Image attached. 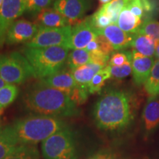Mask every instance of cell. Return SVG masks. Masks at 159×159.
Segmentation results:
<instances>
[{
  "mask_svg": "<svg viewBox=\"0 0 159 159\" xmlns=\"http://www.w3.org/2000/svg\"><path fill=\"white\" fill-rule=\"evenodd\" d=\"M136 108V99L130 93L109 89L95 103L93 115L100 130L118 131L126 128L133 122Z\"/></svg>",
  "mask_w": 159,
  "mask_h": 159,
  "instance_id": "1",
  "label": "cell"
},
{
  "mask_svg": "<svg viewBox=\"0 0 159 159\" xmlns=\"http://www.w3.org/2000/svg\"><path fill=\"white\" fill-rule=\"evenodd\" d=\"M25 104L27 109L40 115L61 118L80 114L77 105L68 94L40 80L27 91Z\"/></svg>",
  "mask_w": 159,
  "mask_h": 159,
  "instance_id": "2",
  "label": "cell"
},
{
  "mask_svg": "<svg viewBox=\"0 0 159 159\" xmlns=\"http://www.w3.org/2000/svg\"><path fill=\"white\" fill-rule=\"evenodd\" d=\"M11 126L19 145H35L43 142L67 127L61 118L40 114L17 119Z\"/></svg>",
  "mask_w": 159,
  "mask_h": 159,
  "instance_id": "3",
  "label": "cell"
},
{
  "mask_svg": "<svg viewBox=\"0 0 159 159\" xmlns=\"http://www.w3.org/2000/svg\"><path fill=\"white\" fill-rule=\"evenodd\" d=\"M68 47H27L21 52L30 65L35 78L41 80L62 70L69 54Z\"/></svg>",
  "mask_w": 159,
  "mask_h": 159,
  "instance_id": "4",
  "label": "cell"
},
{
  "mask_svg": "<svg viewBox=\"0 0 159 159\" xmlns=\"http://www.w3.org/2000/svg\"><path fill=\"white\" fill-rule=\"evenodd\" d=\"M41 151L45 159H77L75 134L68 127L43 141Z\"/></svg>",
  "mask_w": 159,
  "mask_h": 159,
  "instance_id": "5",
  "label": "cell"
},
{
  "mask_svg": "<svg viewBox=\"0 0 159 159\" xmlns=\"http://www.w3.org/2000/svg\"><path fill=\"white\" fill-rule=\"evenodd\" d=\"M0 77L8 84H22L33 77V72L21 52H13L0 54Z\"/></svg>",
  "mask_w": 159,
  "mask_h": 159,
  "instance_id": "6",
  "label": "cell"
},
{
  "mask_svg": "<svg viewBox=\"0 0 159 159\" xmlns=\"http://www.w3.org/2000/svg\"><path fill=\"white\" fill-rule=\"evenodd\" d=\"M71 31V25L57 28L39 27L36 34L29 42L25 43V47H48L63 46L69 48Z\"/></svg>",
  "mask_w": 159,
  "mask_h": 159,
  "instance_id": "7",
  "label": "cell"
},
{
  "mask_svg": "<svg viewBox=\"0 0 159 159\" xmlns=\"http://www.w3.org/2000/svg\"><path fill=\"white\" fill-rule=\"evenodd\" d=\"M25 10L22 0H2L0 7V49L5 43L6 34L10 26L23 15Z\"/></svg>",
  "mask_w": 159,
  "mask_h": 159,
  "instance_id": "8",
  "label": "cell"
},
{
  "mask_svg": "<svg viewBox=\"0 0 159 159\" xmlns=\"http://www.w3.org/2000/svg\"><path fill=\"white\" fill-rule=\"evenodd\" d=\"M91 0H55L53 8L63 15L69 25L78 22L91 7Z\"/></svg>",
  "mask_w": 159,
  "mask_h": 159,
  "instance_id": "9",
  "label": "cell"
},
{
  "mask_svg": "<svg viewBox=\"0 0 159 159\" xmlns=\"http://www.w3.org/2000/svg\"><path fill=\"white\" fill-rule=\"evenodd\" d=\"M98 35L99 30L92 25L90 16L86 17L81 21L75 24L72 27L69 48L71 50L85 49Z\"/></svg>",
  "mask_w": 159,
  "mask_h": 159,
  "instance_id": "10",
  "label": "cell"
},
{
  "mask_svg": "<svg viewBox=\"0 0 159 159\" xmlns=\"http://www.w3.org/2000/svg\"><path fill=\"white\" fill-rule=\"evenodd\" d=\"M38 30L39 27L35 23L25 19L16 20L7 30L5 43L7 45L27 43L35 36Z\"/></svg>",
  "mask_w": 159,
  "mask_h": 159,
  "instance_id": "11",
  "label": "cell"
},
{
  "mask_svg": "<svg viewBox=\"0 0 159 159\" xmlns=\"http://www.w3.org/2000/svg\"><path fill=\"white\" fill-rule=\"evenodd\" d=\"M153 57H147L132 51V74L136 85L144 84L155 63Z\"/></svg>",
  "mask_w": 159,
  "mask_h": 159,
  "instance_id": "12",
  "label": "cell"
},
{
  "mask_svg": "<svg viewBox=\"0 0 159 159\" xmlns=\"http://www.w3.org/2000/svg\"><path fill=\"white\" fill-rule=\"evenodd\" d=\"M99 34L104 35L115 50L121 51L131 47L135 35L123 31L116 24H111L105 28L99 30Z\"/></svg>",
  "mask_w": 159,
  "mask_h": 159,
  "instance_id": "13",
  "label": "cell"
},
{
  "mask_svg": "<svg viewBox=\"0 0 159 159\" xmlns=\"http://www.w3.org/2000/svg\"><path fill=\"white\" fill-rule=\"evenodd\" d=\"M39 80L45 85L63 91L66 94H69L78 85L71 75V71H69L63 69Z\"/></svg>",
  "mask_w": 159,
  "mask_h": 159,
  "instance_id": "14",
  "label": "cell"
},
{
  "mask_svg": "<svg viewBox=\"0 0 159 159\" xmlns=\"http://www.w3.org/2000/svg\"><path fill=\"white\" fill-rule=\"evenodd\" d=\"M35 24L39 27L57 28L69 25L66 19L54 8H46L36 16Z\"/></svg>",
  "mask_w": 159,
  "mask_h": 159,
  "instance_id": "15",
  "label": "cell"
},
{
  "mask_svg": "<svg viewBox=\"0 0 159 159\" xmlns=\"http://www.w3.org/2000/svg\"><path fill=\"white\" fill-rule=\"evenodd\" d=\"M142 119L147 132H151L159 125V95L149 97L143 110Z\"/></svg>",
  "mask_w": 159,
  "mask_h": 159,
  "instance_id": "16",
  "label": "cell"
},
{
  "mask_svg": "<svg viewBox=\"0 0 159 159\" xmlns=\"http://www.w3.org/2000/svg\"><path fill=\"white\" fill-rule=\"evenodd\" d=\"M144 23V20L131 12L126 5L119 13L116 25L123 31L130 34H136Z\"/></svg>",
  "mask_w": 159,
  "mask_h": 159,
  "instance_id": "17",
  "label": "cell"
},
{
  "mask_svg": "<svg viewBox=\"0 0 159 159\" xmlns=\"http://www.w3.org/2000/svg\"><path fill=\"white\" fill-rule=\"evenodd\" d=\"M19 145L11 125L0 128V159L5 158L12 153Z\"/></svg>",
  "mask_w": 159,
  "mask_h": 159,
  "instance_id": "18",
  "label": "cell"
},
{
  "mask_svg": "<svg viewBox=\"0 0 159 159\" xmlns=\"http://www.w3.org/2000/svg\"><path fill=\"white\" fill-rule=\"evenodd\" d=\"M103 68L105 67L92 63H89L70 71L77 85L87 89L89 83L91 82L94 75Z\"/></svg>",
  "mask_w": 159,
  "mask_h": 159,
  "instance_id": "19",
  "label": "cell"
},
{
  "mask_svg": "<svg viewBox=\"0 0 159 159\" xmlns=\"http://www.w3.org/2000/svg\"><path fill=\"white\" fill-rule=\"evenodd\" d=\"M131 47L134 52L147 57L155 55L156 41L148 35L137 33L134 35Z\"/></svg>",
  "mask_w": 159,
  "mask_h": 159,
  "instance_id": "20",
  "label": "cell"
},
{
  "mask_svg": "<svg viewBox=\"0 0 159 159\" xmlns=\"http://www.w3.org/2000/svg\"><path fill=\"white\" fill-rule=\"evenodd\" d=\"M85 49L89 52H99L102 53L103 55L109 57H111L110 55L115 50L111 43L108 41V40L102 34L97 35L96 39L89 43Z\"/></svg>",
  "mask_w": 159,
  "mask_h": 159,
  "instance_id": "21",
  "label": "cell"
},
{
  "mask_svg": "<svg viewBox=\"0 0 159 159\" xmlns=\"http://www.w3.org/2000/svg\"><path fill=\"white\" fill-rule=\"evenodd\" d=\"M90 62V55L85 49H72L68 55L66 61L67 66L70 70L78 68Z\"/></svg>",
  "mask_w": 159,
  "mask_h": 159,
  "instance_id": "22",
  "label": "cell"
},
{
  "mask_svg": "<svg viewBox=\"0 0 159 159\" xmlns=\"http://www.w3.org/2000/svg\"><path fill=\"white\" fill-rule=\"evenodd\" d=\"M19 89L16 85L7 84L0 89V111L12 104L19 95Z\"/></svg>",
  "mask_w": 159,
  "mask_h": 159,
  "instance_id": "23",
  "label": "cell"
},
{
  "mask_svg": "<svg viewBox=\"0 0 159 159\" xmlns=\"http://www.w3.org/2000/svg\"><path fill=\"white\" fill-rule=\"evenodd\" d=\"M4 159H40V155L35 145H19L12 153Z\"/></svg>",
  "mask_w": 159,
  "mask_h": 159,
  "instance_id": "24",
  "label": "cell"
},
{
  "mask_svg": "<svg viewBox=\"0 0 159 159\" xmlns=\"http://www.w3.org/2000/svg\"><path fill=\"white\" fill-rule=\"evenodd\" d=\"M144 89L150 97L159 95V60L155 61L150 74L144 83Z\"/></svg>",
  "mask_w": 159,
  "mask_h": 159,
  "instance_id": "25",
  "label": "cell"
},
{
  "mask_svg": "<svg viewBox=\"0 0 159 159\" xmlns=\"http://www.w3.org/2000/svg\"><path fill=\"white\" fill-rule=\"evenodd\" d=\"M109 78H111V75L105 66V68L98 71L91 80V82L89 83L87 87L89 94H96L100 92L106 80Z\"/></svg>",
  "mask_w": 159,
  "mask_h": 159,
  "instance_id": "26",
  "label": "cell"
},
{
  "mask_svg": "<svg viewBox=\"0 0 159 159\" xmlns=\"http://www.w3.org/2000/svg\"><path fill=\"white\" fill-rule=\"evenodd\" d=\"M128 1L129 0H111L108 3L103 5L101 9L110 16L112 24H116L119 13Z\"/></svg>",
  "mask_w": 159,
  "mask_h": 159,
  "instance_id": "27",
  "label": "cell"
},
{
  "mask_svg": "<svg viewBox=\"0 0 159 159\" xmlns=\"http://www.w3.org/2000/svg\"><path fill=\"white\" fill-rule=\"evenodd\" d=\"M90 19L92 25L97 30H101L112 24L110 16L104 11H102L101 7L92 16H91Z\"/></svg>",
  "mask_w": 159,
  "mask_h": 159,
  "instance_id": "28",
  "label": "cell"
},
{
  "mask_svg": "<svg viewBox=\"0 0 159 159\" xmlns=\"http://www.w3.org/2000/svg\"><path fill=\"white\" fill-rule=\"evenodd\" d=\"M132 61L122 66H111L108 64L106 68L111 75V77L115 79H123L132 73Z\"/></svg>",
  "mask_w": 159,
  "mask_h": 159,
  "instance_id": "29",
  "label": "cell"
},
{
  "mask_svg": "<svg viewBox=\"0 0 159 159\" xmlns=\"http://www.w3.org/2000/svg\"><path fill=\"white\" fill-rule=\"evenodd\" d=\"M139 33L152 38L155 41L159 40V21L148 19L144 21Z\"/></svg>",
  "mask_w": 159,
  "mask_h": 159,
  "instance_id": "30",
  "label": "cell"
},
{
  "mask_svg": "<svg viewBox=\"0 0 159 159\" xmlns=\"http://www.w3.org/2000/svg\"><path fill=\"white\" fill-rule=\"evenodd\" d=\"M53 0H29L26 6V13L37 16L41 11L48 8Z\"/></svg>",
  "mask_w": 159,
  "mask_h": 159,
  "instance_id": "31",
  "label": "cell"
},
{
  "mask_svg": "<svg viewBox=\"0 0 159 159\" xmlns=\"http://www.w3.org/2000/svg\"><path fill=\"white\" fill-rule=\"evenodd\" d=\"M132 61V52L118 51L111 55L108 64L111 66H122Z\"/></svg>",
  "mask_w": 159,
  "mask_h": 159,
  "instance_id": "32",
  "label": "cell"
},
{
  "mask_svg": "<svg viewBox=\"0 0 159 159\" xmlns=\"http://www.w3.org/2000/svg\"><path fill=\"white\" fill-rule=\"evenodd\" d=\"M88 159H114V155L109 152H99L91 156Z\"/></svg>",
  "mask_w": 159,
  "mask_h": 159,
  "instance_id": "33",
  "label": "cell"
},
{
  "mask_svg": "<svg viewBox=\"0 0 159 159\" xmlns=\"http://www.w3.org/2000/svg\"><path fill=\"white\" fill-rule=\"evenodd\" d=\"M155 56L157 60H159V40L156 41V49H155Z\"/></svg>",
  "mask_w": 159,
  "mask_h": 159,
  "instance_id": "34",
  "label": "cell"
},
{
  "mask_svg": "<svg viewBox=\"0 0 159 159\" xmlns=\"http://www.w3.org/2000/svg\"><path fill=\"white\" fill-rule=\"evenodd\" d=\"M7 84H8V83H6L3 79L1 77H0V89H1L2 88H3L4 86H5V85H7Z\"/></svg>",
  "mask_w": 159,
  "mask_h": 159,
  "instance_id": "35",
  "label": "cell"
},
{
  "mask_svg": "<svg viewBox=\"0 0 159 159\" xmlns=\"http://www.w3.org/2000/svg\"><path fill=\"white\" fill-rule=\"evenodd\" d=\"M99 1H100V2H101V3H102L103 5H105V4L108 3L109 2H111V0H99Z\"/></svg>",
  "mask_w": 159,
  "mask_h": 159,
  "instance_id": "36",
  "label": "cell"
},
{
  "mask_svg": "<svg viewBox=\"0 0 159 159\" xmlns=\"http://www.w3.org/2000/svg\"><path fill=\"white\" fill-rule=\"evenodd\" d=\"M28 1H29V0H22L24 5H25V7H26V6H27V2H28ZM25 11H26V10H25Z\"/></svg>",
  "mask_w": 159,
  "mask_h": 159,
  "instance_id": "37",
  "label": "cell"
},
{
  "mask_svg": "<svg viewBox=\"0 0 159 159\" xmlns=\"http://www.w3.org/2000/svg\"><path fill=\"white\" fill-rule=\"evenodd\" d=\"M2 3V0H0V7H1Z\"/></svg>",
  "mask_w": 159,
  "mask_h": 159,
  "instance_id": "38",
  "label": "cell"
},
{
  "mask_svg": "<svg viewBox=\"0 0 159 159\" xmlns=\"http://www.w3.org/2000/svg\"><path fill=\"white\" fill-rule=\"evenodd\" d=\"M1 114H2V112H1V111H0V115Z\"/></svg>",
  "mask_w": 159,
  "mask_h": 159,
  "instance_id": "39",
  "label": "cell"
}]
</instances>
